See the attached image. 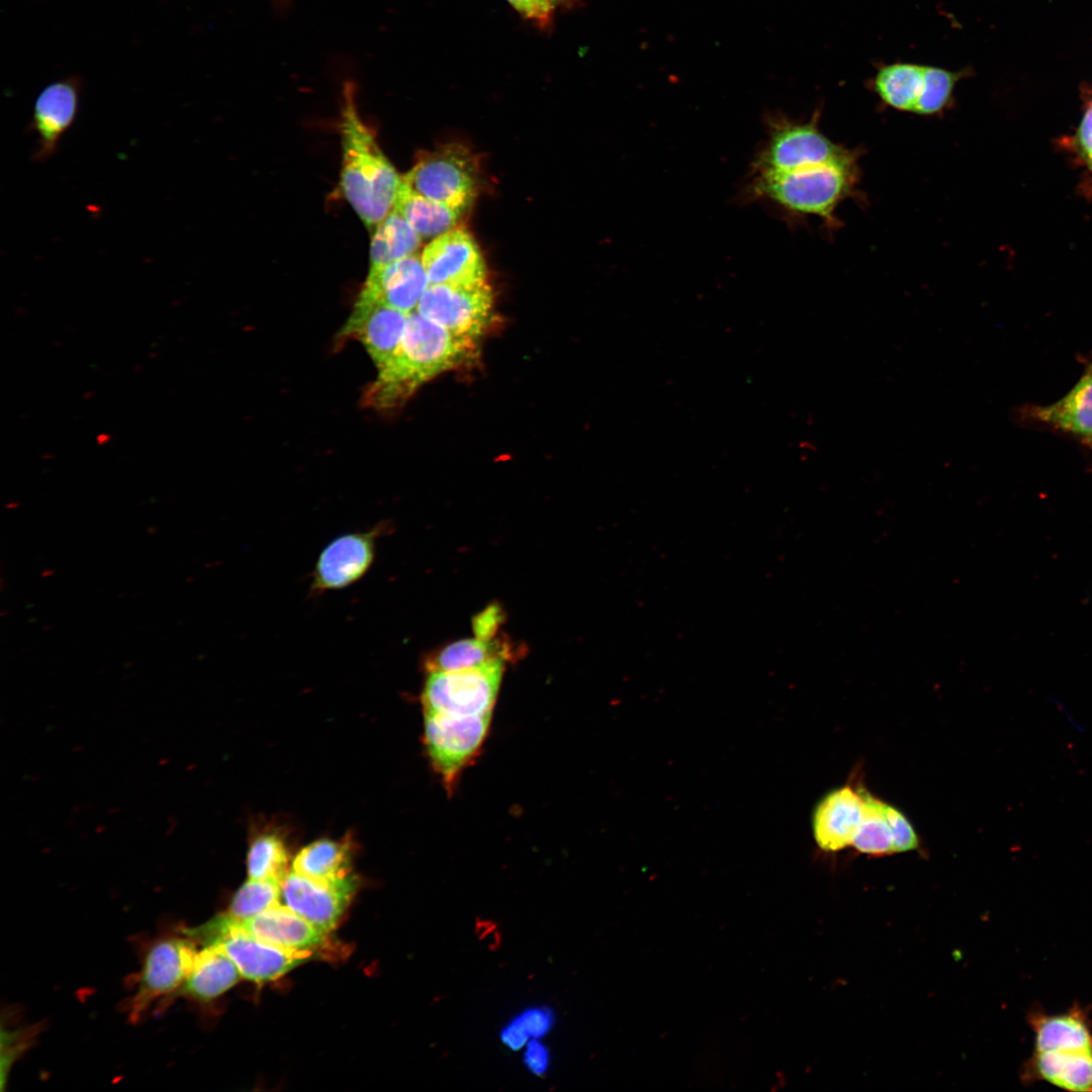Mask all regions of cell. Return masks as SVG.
Listing matches in <instances>:
<instances>
[{"instance_id":"4316f807","label":"cell","mask_w":1092,"mask_h":1092,"mask_svg":"<svg viewBox=\"0 0 1092 1092\" xmlns=\"http://www.w3.org/2000/svg\"><path fill=\"white\" fill-rule=\"evenodd\" d=\"M862 795L861 817L851 844L860 852L883 855L894 852V838L885 813V804L869 792Z\"/></svg>"},{"instance_id":"3957f363","label":"cell","mask_w":1092,"mask_h":1092,"mask_svg":"<svg viewBox=\"0 0 1092 1092\" xmlns=\"http://www.w3.org/2000/svg\"><path fill=\"white\" fill-rule=\"evenodd\" d=\"M1034 1049L1024 1068L1027 1079L1041 1080L1073 1092H1092V1029L1077 1006L1049 1015L1029 1016Z\"/></svg>"},{"instance_id":"9a60e30c","label":"cell","mask_w":1092,"mask_h":1092,"mask_svg":"<svg viewBox=\"0 0 1092 1092\" xmlns=\"http://www.w3.org/2000/svg\"><path fill=\"white\" fill-rule=\"evenodd\" d=\"M421 260L430 284H469L486 280L482 253L472 235L455 228L435 238Z\"/></svg>"},{"instance_id":"9c48e42d","label":"cell","mask_w":1092,"mask_h":1092,"mask_svg":"<svg viewBox=\"0 0 1092 1092\" xmlns=\"http://www.w3.org/2000/svg\"><path fill=\"white\" fill-rule=\"evenodd\" d=\"M491 716L425 713L427 751L447 789L453 788L461 771L476 756L487 735Z\"/></svg>"},{"instance_id":"277c9868","label":"cell","mask_w":1092,"mask_h":1092,"mask_svg":"<svg viewBox=\"0 0 1092 1092\" xmlns=\"http://www.w3.org/2000/svg\"><path fill=\"white\" fill-rule=\"evenodd\" d=\"M859 154L832 164L792 171L754 173L752 190L793 213L821 218L835 228V212L844 200L857 194Z\"/></svg>"},{"instance_id":"484cf974","label":"cell","mask_w":1092,"mask_h":1092,"mask_svg":"<svg viewBox=\"0 0 1092 1092\" xmlns=\"http://www.w3.org/2000/svg\"><path fill=\"white\" fill-rule=\"evenodd\" d=\"M293 871L314 879H335L350 875V846L322 839L304 846L292 861Z\"/></svg>"},{"instance_id":"8992f818","label":"cell","mask_w":1092,"mask_h":1092,"mask_svg":"<svg viewBox=\"0 0 1092 1092\" xmlns=\"http://www.w3.org/2000/svg\"><path fill=\"white\" fill-rule=\"evenodd\" d=\"M479 163L466 147L449 144L420 155L401 182L414 193L465 212L477 194Z\"/></svg>"},{"instance_id":"5b68a950","label":"cell","mask_w":1092,"mask_h":1092,"mask_svg":"<svg viewBox=\"0 0 1092 1092\" xmlns=\"http://www.w3.org/2000/svg\"><path fill=\"white\" fill-rule=\"evenodd\" d=\"M819 112L810 120L785 116L768 120V139L754 162V173L784 172L832 164L858 155L831 141L819 127Z\"/></svg>"},{"instance_id":"ffe728a7","label":"cell","mask_w":1092,"mask_h":1092,"mask_svg":"<svg viewBox=\"0 0 1092 1092\" xmlns=\"http://www.w3.org/2000/svg\"><path fill=\"white\" fill-rule=\"evenodd\" d=\"M860 790L844 786L828 793L813 815L814 837L820 848L837 851L851 844L861 817Z\"/></svg>"},{"instance_id":"e0dca14e","label":"cell","mask_w":1092,"mask_h":1092,"mask_svg":"<svg viewBox=\"0 0 1092 1092\" xmlns=\"http://www.w3.org/2000/svg\"><path fill=\"white\" fill-rule=\"evenodd\" d=\"M79 107V86L63 80L46 87L34 103L30 131L36 139L32 159L44 162L56 154L60 141L74 123Z\"/></svg>"},{"instance_id":"d6a6232c","label":"cell","mask_w":1092,"mask_h":1092,"mask_svg":"<svg viewBox=\"0 0 1092 1092\" xmlns=\"http://www.w3.org/2000/svg\"><path fill=\"white\" fill-rule=\"evenodd\" d=\"M526 19L544 28L551 23L554 2L552 0H508Z\"/></svg>"},{"instance_id":"d6986e66","label":"cell","mask_w":1092,"mask_h":1092,"mask_svg":"<svg viewBox=\"0 0 1092 1092\" xmlns=\"http://www.w3.org/2000/svg\"><path fill=\"white\" fill-rule=\"evenodd\" d=\"M230 917L235 926L242 931L261 941L286 949L315 951L324 947L328 941V933L317 929L281 903L248 919L237 920Z\"/></svg>"},{"instance_id":"4dcf8cb0","label":"cell","mask_w":1092,"mask_h":1092,"mask_svg":"<svg viewBox=\"0 0 1092 1092\" xmlns=\"http://www.w3.org/2000/svg\"><path fill=\"white\" fill-rule=\"evenodd\" d=\"M554 1017L547 1008H531L514 1018L500 1032L502 1041L510 1049H522L530 1039L547 1034Z\"/></svg>"},{"instance_id":"1f68e13d","label":"cell","mask_w":1092,"mask_h":1092,"mask_svg":"<svg viewBox=\"0 0 1092 1092\" xmlns=\"http://www.w3.org/2000/svg\"><path fill=\"white\" fill-rule=\"evenodd\" d=\"M885 813L893 833L894 852L915 849L918 846V838L905 815L888 804H885Z\"/></svg>"},{"instance_id":"ac0fdd59","label":"cell","mask_w":1092,"mask_h":1092,"mask_svg":"<svg viewBox=\"0 0 1092 1092\" xmlns=\"http://www.w3.org/2000/svg\"><path fill=\"white\" fill-rule=\"evenodd\" d=\"M429 285L421 258L413 254L381 268L369 270L358 297L411 313L417 309Z\"/></svg>"},{"instance_id":"7c38bea8","label":"cell","mask_w":1092,"mask_h":1092,"mask_svg":"<svg viewBox=\"0 0 1092 1092\" xmlns=\"http://www.w3.org/2000/svg\"><path fill=\"white\" fill-rule=\"evenodd\" d=\"M382 521L365 531L346 533L333 539L321 551L311 572L309 593L313 596L339 590L360 580L371 568L379 538L389 532Z\"/></svg>"},{"instance_id":"60d3db41","label":"cell","mask_w":1092,"mask_h":1092,"mask_svg":"<svg viewBox=\"0 0 1092 1092\" xmlns=\"http://www.w3.org/2000/svg\"><path fill=\"white\" fill-rule=\"evenodd\" d=\"M553 2L566 3L569 0H552Z\"/></svg>"},{"instance_id":"ba28073f","label":"cell","mask_w":1092,"mask_h":1092,"mask_svg":"<svg viewBox=\"0 0 1092 1092\" xmlns=\"http://www.w3.org/2000/svg\"><path fill=\"white\" fill-rule=\"evenodd\" d=\"M505 660L456 671L428 672L422 692L425 713L452 715L492 714Z\"/></svg>"},{"instance_id":"30bf717a","label":"cell","mask_w":1092,"mask_h":1092,"mask_svg":"<svg viewBox=\"0 0 1092 1092\" xmlns=\"http://www.w3.org/2000/svg\"><path fill=\"white\" fill-rule=\"evenodd\" d=\"M416 310L457 336L476 340L492 316V290L486 280L469 284H430Z\"/></svg>"},{"instance_id":"ab89813d","label":"cell","mask_w":1092,"mask_h":1092,"mask_svg":"<svg viewBox=\"0 0 1092 1092\" xmlns=\"http://www.w3.org/2000/svg\"><path fill=\"white\" fill-rule=\"evenodd\" d=\"M17 506H18V504H15V503H10V504H7V505H6V508H7V509H10V508H13V507H17Z\"/></svg>"},{"instance_id":"f1b7e54d","label":"cell","mask_w":1092,"mask_h":1092,"mask_svg":"<svg viewBox=\"0 0 1092 1092\" xmlns=\"http://www.w3.org/2000/svg\"><path fill=\"white\" fill-rule=\"evenodd\" d=\"M281 902V882L249 879L234 895L228 914L237 920L257 916Z\"/></svg>"},{"instance_id":"d590c367","label":"cell","mask_w":1092,"mask_h":1092,"mask_svg":"<svg viewBox=\"0 0 1092 1092\" xmlns=\"http://www.w3.org/2000/svg\"><path fill=\"white\" fill-rule=\"evenodd\" d=\"M1076 138L1081 154L1092 171V105L1085 113Z\"/></svg>"},{"instance_id":"e575fe53","label":"cell","mask_w":1092,"mask_h":1092,"mask_svg":"<svg viewBox=\"0 0 1092 1092\" xmlns=\"http://www.w3.org/2000/svg\"><path fill=\"white\" fill-rule=\"evenodd\" d=\"M524 1062L533 1074L542 1076L546 1073L550 1064V1055L547 1048L538 1038L530 1039L525 1049Z\"/></svg>"},{"instance_id":"6da1fadb","label":"cell","mask_w":1092,"mask_h":1092,"mask_svg":"<svg viewBox=\"0 0 1092 1092\" xmlns=\"http://www.w3.org/2000/svg\"><path fill=\"white\" fill-rule=\"evenodd\" d=\"M476 348V340L457 336L415 310L408 313L394 354L366 389L364 403L377 410L393 408L427 381L468 364Z\"/></svg>"},{"instance_id":"f546056e","label":"cell","mask_w":1092,"mask_h":1092,"mask_svg":"<svg viewBox=\"0 0 1092 1092\" xmlns=\"http://www.w3.org/2000/svg\"><path fill=\"white\" fill-rule=\"evenodd\" d=\"M962 78L963 71L952 72L925 66L924 92L915 114L934 115L943 112L950 104L954 87Z\"/></svg>"},{"instance_id":"cb8c5ba5","label":"cell","mask_w":1092,"mask_h":1092,"mask_svg":"<svg viewBox=\"0 0 1092 1092\" xmlns=\"http://www.w3.org/2000/svg\"><path fill=\"white\" fill-rule=\"evenodd\" d=\"M510 647L498 639L485 641L476 637L454 641L428 655L427 672L456 671L481 666L494 660H507Z\"/></svg>"},{"instance_id":"7a4b0ae2","label":"cell","mask_w":1092,"mask_h":1092,"mask_svg":"<svg viewBox=\"0 0 1092 1092\" xmlns=\"http://www.w3.org/2000/svg\"><path fill=\"white\" fill-rule=\"evenodd\" d=\"M340 132L342 190L365 225L376 228L393 209L401 177L361 118L352 82L342 91Z\"/></svg>"},{"instance_id":"603a6c76","label":"cell","mask_w":1092,"mask_h":1092,"mask_svg":"<svg viewBox=\"0 0 1092 1092\" xmlns=\"http://www.w3.org/2000/svg\"><path fill=\"white\" fill-rule=\"evenodd\" d=\"M925 87V66L898 63L882 67L874 80V90L888 106L916 113Z\"/></svg>"},{"instance_id":"d4e9b609","label":"cell","mask_w":1092,"mask_h":1092,"mask_svg":"<svg viewBox=\"0 0 1092 1092\" xmlns=\"http://www.w3.org/2000/svg\"><path fill=\"white\" fill-rule=\"evenodd\" d=\"M422 238L405 218L392 209L373 233L370 248V269H378L413 255Z\"/></svg>"},{"instance_id":"4fadbf2b","label":"cell","mask_w":1092,"mask_h":1092,"mask_svg":"<svg viewBox=\"0 0 1092 1092\" xmlns=\"http://www.w3.org/2000/svg\"><path fill=\"white\" fill-rule=\"evenodd\" d=\"M354 875L314 879L288 872L281 881L282 903L317 929L329 933L338 924L357 889Z\"/></svg>"},{"instance_id":"74e56055","label":"cell","mask_w":1092,"mask_h":1092,"mask_svg":"<svg viewBox=\"0 0 1092 1092\" xmlns=\"http://www.w3.org/2000/svg\"><path fill=\"white\" fill-rule=\"evenodd\" d=\"M1082 444H1083V445H1084V446H1085V447H1086V448H1087V449H1088V450H1089V451L1091 452V454H1092V437H1091L1090 439L1086 440L1085 442H1083ZM1090 469H1091V472H1092V466H1091V468H1090Z\"/></svg>"},{"instance_id":"836d02e7","label":"cell","mask_w":1092,"mask_h":1092,"mask_svg":"<svg viewBox=\"0 0 1092 1092\" xmlns=\"http://www.w3.org/2000/svg\"><path fill=\"white\" fill-rule=\"evenodd\" d=\"M504 613L500 606L492 604L478 613L472 621L473 632L476 638L491 641L502 626Z\"/></svg>"},{"instance_id":"f35d334b","label":"cell","mask_w":1092,"mask_h":1092,"mask_svg":"<svg viewBox=\"0 0 1092 1092\" xmlns=\"http://www.w3.org/2000/svg\"><path fill=\"white\" fill-rule=\"evenodd\" d=\"M54 573H55V570H53V569H47V570L42 571L40 575L44 577V576H51V575H53Z\"/></svg>"},{"instance_id":"44dd1931","label":"cell","mask_w":1092,"mask_h":1092,"mask_svg":"<svg viewBox=\"0 0 1092 1092\" xmlns=\"http://www.w3.org/2000/svg\"><path fill=\"white\" fill-rule=\"evenodd\" d=\"M241 977L235 962L221 948L204 945L197 951L179 994L206 1002L232 988Z\"/></svg>"},{"instance_id":"2e32d148","label":"cell","mask_w":1092,"mask_h":1092,"mask_svg":"<svg viewBox=\"0 0 1092 1092\" xmlns=\"http://www.w3.org/2000/svg\"><path fill=\"white\" fill-rule=\"evenodd\" d=\"M407 316L408 313L380 302L357 297L353 311L341 331V339L360 341L379 369L398 347Z\"/></svg>"},{"instance_id":"8fae6325","label":"cell","mask_w":1092,"mask_h":1092,"mask_svg":"<svg viewBox=\"0 0 1092 1092\" xmlns=\"http://www.w3.org/2000/svg\"><path fill=\"white\" fill-rule=\"evenodd\" d=\"M183 933L160 938L147 950L129 1003L131 1021H138L154 1001L176 994L184 984L198 950L194 940Z\"/></svg>"},{"instance_id":"8d00e7d4","label":"cell","mask_w":1092,"mask_h":1092,"mask_svg":"<svg viewBox=\"0 0 1092 1092\" xmlns=\"http://www.w3.org/2000/svg\"><path fill=\"white\" fill-rule=\"evenodd\" d=\"M1055 703H1056V706H1057V707L1059 708V710H1060V711H1062V713H1063V715L1065 716L1066 720H1067V721H1069V723H1070V724H1071V725H1072V726H1073V727H1074V728H1075V729H1076V730H1077L1078 732H1080V733H1084V731H1085V728H1083V726H1082V725H1081V724H1080V723H1079V722L1077 721V719H1075V718H1074V717H1073V716H1072V715L1070 714V712H1069V711H1067V709H1066V708H1065V707H1064V706L1062 705V703H1059V702H1055Z\"/></svg>"},{"instance_id":"52a82bcc","label":"cell","mask_w":1092,"mask_h":1092,"mask_svg":"<svg viewBox=\"0 0 1092 1092\" xmlns=\"http://www.w3.org/2000/svg\"><path fill=\"white\" fill-rule=\"evenodd\" d=\"M183 931L194 941L221 948L235 962L242 977L256 983L275 980L315 954L261 941L235 926L228 913Z\"/></svg>"},{"instance_id":"7402d4cb","label":"cell","mask_w":1092,"mask_h":1092,"mask_svg":"<svg viewBox=\"0 0 1092 1092\" xmlns=\"http://www.w3.org/2000/svg\"><path fill=\"white\" fill-rule=\"evenodd\" d=\"M394 209L422 239L437 238L455 229L463 211L411 191L401 181Z\"/></svg>"},{"instance_id":"5bb4252c","label":"cell","mask_w":1092,"mask_h":1092,"mask_svg":"<svg viewBox=\"0 0 1092 1092\" xmlns=\"http://www.w3.org/2000/svg\"><path fill=\"white\" fill-rule=\"evenodd\" d=\"M1083 371L1077 382L1049 404L1026 403L1015 413L1019 423L1074 438L1081 443L1092 437V351L1082 357Z\"/></svg>"},{"instance_id":"83f0119b","label":"cell","mask_w":1092,"mask_h":1092,"mask_svg":"<svg viewBox=\"0 0 1092 1092\" xmlns=\"http://www.w3.org/2000/svg\"><path fill=\"white\" fill-rule=\"evenodd\" d=\"M287 861V850L280 837L275 834L260 835L249 848V879H273L281 882L288 873Z\"/></svg>"}]
</instances>
